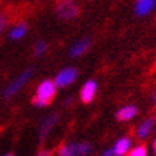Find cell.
<instances>
[{
	"instance_id": "52a82bcc",
	"label": "cell",
	"mask_w": 156,
	"mask_h": 156,
	"mask_svg": "<svg viewBox=\"0 0 156 156\" xmlns=\"http://www.w3.org/2000/svg\"><path fill=\"white\" fill-rule=\"evenodd\" d=\"M153 126H155V119L153 118L145 119L136 128V136L139 137V139H146L152 133V130H153Z\"/></svg>"
},
{
	"instance_id": "d6986e66",
	"label": "cell",
	"mask_w": 156,
	"mask_h": 156,
	"mask_svg": "<svg viewBox=\"0 0 156 156\" xmlns=\"http://www.w3.org/2000/svg\"><path fill=\"white\" fill-rule=\"evenodd\" d=\"M152 149H153V153L156 156V137H155V140H153V143H152Z\"/></svg>"
},
{
	"instance_id": "8fae6325",
	"label": "cell",
	"mask_w": 156,
	"mask_h": 156,
	"mask_svg": "<svg viewBox=\"0 0 156 156\" xmlns=\"http://www.w3.org/2000/svg\"><path fill=\"white\" fill-rule=\"evenodd\" d=\"M89 44H90V40H89V39L79 40L77 43H75V44L72 46V49H70V56L77 57V56H80V55H83V53L87 50Z\"/></svg>"
},
{
	"instance_id": "ac0fdd59",
	"label": "cell",
	"mask_w": 156,
	"mask_h": 156,
	"mask_svg": "<svg viewBox=\"0 0 156 156\" xmlns=\"http://www.w3.org/2000/svg\"><path fill=\"white\" fill-rule=\"evenodd\" d=\"M100 156H116L115 155V152H113V149H108V151H105Z\"/></svg>"
},
{
	"instance_id": "e0dca14e",
	"label": "cell",
	"mask_w": 156,
	"mask_h": 156,
	"mask_svg": "<svg viewBox=\"0 0 156 156\" xmlns=\"http://www.w3.org/2000/svg\"><path fill=\"white\" fill-rule=\"evenodd\" d=\"M34 156H52V151H49V149H42V151H39Z\"/></svg>"
},
{
	"instance_id": "30bf717a",
	"label": "cell",
	"mask_w": 156,
	"mask_h": 156,
	"mask_svg": "<svg viewBox=\"0 0 156 156\" xmlns=\"http://www.w3.org/2000/svg\"><path fill=\"white\" fill-rule=\"evenodd\" d=\"M136 113H137L136 106H125V108H122L118 113H116V119H118V120H122V122L130 120V119H133L136 116Z\"/></svg>"
},
{
	"instance_id": "9a60e30c",
	"label": "cell",
	"mask_w": 156,
	"mask_h": 156,
	"mask_svg": "<svg viewBox=\"0 0 156 156\" xmlns=\"http://www.w3.org/2000/svg\"><path fill=\"white\" fill-rule=\"evenodd\" d=\"M9 20H10L9 14L2 13V12H0V33H2V32L6 29V26L9 24Z\"/></svg>"
},
{
	"instance_id": "4fadbf2b",
	"label": "cell",
	"mask_w": 156,
	"mask_h": 156,
	"mask_svg": "<svg viewBox=\"0 0 156 156\" xmlns=\"http://www.w3.org/2000/svg\"><path fill=\"white\" fill-rule=\"evenodd\" d=\"M26 30H27V27H26V24H24V23L17 24V26H14V27L10 30V37H12V39L23 37L24 33H26Z\"/></svg>"
},
{
	"instance_id": "7a4b0ae2",
	"label": "cell",
	"mask_w": 156,
	"mask_h": 156,
	"mask_svg": "<svg viewBox=\"0 0 156 156\" xmlns=\"http://www.w3.org/2000/svg\"><path fill=\"white\" fill-rule=\"evenodd\" d=\"M79 10L80 7L75 0H59L56 5V13L59 14V17L65 20L76 17L79 14Z\"/></svg>"
},
{
	"instance_id": "6da1fadb",
	"label": "cell",
	"mask_w": 156,
	"mask_h": 156,
	"mask_svg": "<svg viewBox=\"0 0 156 156\" xmlns=\"http://www.w3.org/2000/svg\"><path fill=\"white\" fill-rule=\"evenodd\" d=\"M56 95V85L53 80H43L36 89V95L33 98V103L36 106H46L53 100Z\"/></svg>"
},
{
	"instance_id": "9c48e42d",
	"label": "cell",
	"mask_w": 156,
	"mask_h": 156,
	"mask_svg": "<svg viewBox=\"0 0 156 156\" xmlns=\"http://www.w3.org/2000/svg\"><path fill=\"white\" fill-rule=\"evenodd\" d=\"M156 0H137L135 6V12L137 16H146L155 9Z\"/></svg>"
},
{
	"instance_id": "277c9868",
	"label": "cell",
	"mask_w": 156,
	"mask_h": 156,
	"mask_svg": "<svg viewBox=\"0 0 156 156\" xmlns=\"http://www.w3.org/2000/svg\"><path fill=\"white\" fill-rule=\"evenodd\" d=\"M30 76H32V69H27L24 73H22V75H20L19 77H17V79H16V80H14L13 83L5 90V98H10V96L16 95V93L22 89V86L26 85V82L29 80Z\"/></svg>"
},
{
	"instance_id": "ba28073f",
	"label": "cell",
	"mask_w": 156,
	"mask_h": 156,
	"mask_svg": "<svg viewBox=\"0 0 156 156\" xmlns=\"http://www.w3.org/2000/svg\"><path fill=\"white\" fill-rule=\"evenodd\" d=\"M130 146H132V140H130V137L123 136V137L119 139L118 142L115 143V146L112 147V149H113V152H115V155L116 156H125L129 152Z\"/></svg>"
},
{
	"instance_id": "44dd1931",
	"label": "cell",
	"mask_w": 156,
	"mask_h": 156,
	"mask_svg": "<svg viewBox=\"0 0 156 156\" xmlns=\"http://www.w3.org/2000/svg\"><path fill=\"white\" fill-rule=\"evenodd\" d=\"M5 156H14V155H12V153H7V155H5Z\"/></svg>"
},
{
	"instance_id": "8992f818",
	"label": "cell",
	"mask_w": 156,
	"mask_h": 156,
	"mask_svg": "<svg viewBox=\"0 0 156 156\" xmlns=\"http://www.w3.org/2000/svg\"><path fill=\"white\" fill-rule=\"evenodd\" d=\"M96 89H98V85H96L95 80H87L83 85V87L80 89V100L83 103H90L93 98L96 95Z\"/></svg>"
},
{
	"instance_id": "7c38bea8",
	"label": "cell",
	"mask_w": 156,
	"mask_h": 156,
	"mask_svg": "<svg viewBox=\"0 0 156 156\" xmlns=\"http://www.w3.org/2000/svg\"><path fill=\"white\" fill-rule=\"evenodd\" d=\"M72 151L75 153V156H86L89 155L90 151H92V146H90L89 142H80V143H70Z\"/></svg>"
},
{
	"instance_id": "2e32d148",
	"label": "cell",
	"mask_w": 156,
	"mask_h": 156,
	"mask_svg": "<svg viewBox=\"0 0 156 156\" xmlns=\"http://www.w3.org/2000/svg\"><path fill=\"white\" fill-rule=\"evenodd\" d=\"M46 50V43L44 42H36L34 43V55H42Z\"/></svg>"
},
{
	"instance_id": "5b68a950",
	"label": "cell",
	"mask_w": 156,
	"mask_h": 156,
	"mask_svg": "<svg viewBox=\"0 0 156 156\" xmlns=\"http://www.w3.org/2000/svg\"><path fill=\"white\" fill-rule=\"evenodd\" d=\"M57 120H59V115L53 113L40 123V128H39V139H40V142L44 140V137L48 136V133L52 130V128L57 123Z\"/></svg>"
},
{
	"instance_id": "ffe728a7",
	"label": "cell",
	"mask_w": 156,
	"mask_h": 156,
	"mask_svg": "<svg viewBox=\"0 0 156 156\" xmlns=\"http://www.w3.org/2000/svg\"><path fill=\"white\" fill-rule=\"evenodd\" d=\"M153 103L156 105V90H155V93H153Z\"/></svg>"
},
{
	"instance_id": "3957f363",
	"label": "cell",
	"mask_w": 156,
	"mask_h": 156,
	"mask_svg": "<svg viewBox=\"0 0 156 156\" xmlns=\"http://www.w3.org/2000/svg\"><path fill=\"white\" fill-rule=\"evenodd\" d=\"M76 77H77V70H76L75 67H67V69H63L56 76L55 85H56V87H65V86L73 83Z\"/></svg>"
},
{
	"instance_id": "5bb4252c",
	"label": "cell",
	"mask_w": 156,
	"mask_h": 156,
	"mask_svg": "<svg viewBox=\"0 0 156 156\" xmlns=\"http://www.w3.org/2000/svg\"><path fill=\"white\" fill-rule=\"evenodd\" d=\"M125 156H147V147L145 145H137L129 149V152Z\"/></svg>"
}]
</instances>
